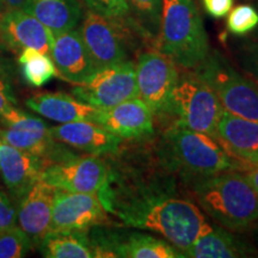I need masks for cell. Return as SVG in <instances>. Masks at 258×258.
<instances>
[{"mask_svg": "<svg viewBox=\"0 0 258 258\" xmlns=\"http://www.w3.org/2000/svg\"><path fill=\"white\" fill-rule=\"evenodd\" d=\"M134 27L146 37L157 38L160 28L161 0H125Z\"/></svg>", "mask_w": 258, "mask_h": 258, "instance_id": "26", "label": "cell"}, {"mask_svg": "<svg viewBox=\"0 0 258 258\" xmlns=\"http://www.w3.org/2000/svg\"><path fill=\"white\" fill-rule=\"evenodd\" d=\"M105 209L128 227L160 234L183 253L213 227L195 203L145 186L128 199L109 203Z\"/></svg>", "mask_w": 258, "mask_h": 258, "instance_id": "1", "label": "cell"}, {"mask_svg": "<svg viewBox=\"0 0 258 258\" xmlns=\"http://www.w3.org/2000/svg\"><path fill=\"white\" fill-rule=\"evenodd\" d=\"M161 148L165 163L194 180L246 166L226 152L214 137L178 123L165 132Z\"/></svg>", "mask_w": 258, "mask_h": 258, "instance_id": "4", "label": "cell"}, {"mask_svg": "<svg viewBox=\"0 0 258 258\" xmlns=\"http://www.w3.org/2000/svg\"><path fill=\"white\" fill-rule=\"evenodd\" d=\"M80 22L78 31L97 70L127 60L123 36L114 19L89 9Z\"/></svg>", "mask_w": 258, "mask_h": 258, "instance_id": "13", "label": "cell"}, {"mask_svg": "<svg viewBox=\"0 0 258 258\" xmlns=\"http://www.w3.org/2000/svg\"><path fill=\"white\" fill-rule=\"evenodd\" d=\"M17 212L8 195L0 189V234L16 226Z\"/></svg>", "mask_w": 258, "mask_h": 258, "instance_id": "31", "label": "cell"}, {"mask_svg": "<svg viewBox=\"0 0 258 258\" xmlns=\"http://www.w3.org/2000/svg\"><path fill=\"white\" fill-rule=\"evenodd\" d=\"M138 97L154 115H169L170 101L179 73L176 63L159 53H144L137 67Z\"/></svg>", "mask_w": 258, "mask_h": 258, "instance_id": "9", "label": "cell"}, {"mask_svg": "<svg viewBox=\"0 0 258 258\" xmlns=\"http://www.w3.org/2000/svg\"><path fill=\"white\" fill-rule=\"evenodd\" d=\"M42 158L0 143V175L5 185L21 201L46 169Z\"/></svg>", "mask_w": 258, "mask_h": 258, "instance_id": "18", "label": "cell"}, {"mask_svg": "<svg viewBox=\"0 0 258 258\" xmlns=\"http://www.w3.org/2000/svg\"><path fill=\"white\" fill-rule=\"evenodd\" d=\"M257 37H258V31H257Z\"/></svg>", "mask_w": 258, "mask_h": 258, "instance_id": "38", "label": "cell"}, {"mask_svg": "<svg viewBox=\"0 0 258 258\" xmlns=\"http://www.w3.org/2000/svg\"><path fill=\"white\" fill-rule=\"evenodd\" d=\"M14 103H16V101L12 96L11 90L0 88V112L12 108Z\"/></svg>", "mask_w": 258, "mask_h": 258, "instance_id": "34", "label": "cell"}, {"mask_svg": "<svg viewBox=\"0 0 258 258\" xmlns=\"http://www.w3.org/2000/svg\"><path fill=\"white\" fill-rule=\"evenodd\" d=\"M55 191L56 188L40 178L19 201L18 227L32 244H40L50 231Z\"/></svg>", "mask_w": 258, "mask_h": 258, "instance_id": "16", "label": "cell"}, {"mask_svg": "<svg viewBox=\"0 0 258 258\" xmlns=\"http://www.w3.org/2000/svg\"><path fill=\"white\" fill-rule=\"evenodd\" d=\"M202 4L209 16L214 18H222L231 11L233 0H202Z\"/></svg>", "mask_w": 258, "mask_h": 258, "instance_id": "32", "label": "cell"}, {"mask_svg": "<svg viewBox=\"0 0 258 258\" xmlns=\"http://www.w3.org/2000/svg\"><path fill=\"white\" fill-rule=\"evenodd\" d=\"M215 139L234 159L244 164H258V122L224 110Z\"/></svg>", "mask_w": 258, "mask_h": 258, "instance_id": "19", "label": "cell"}, {"mask_svg": "<svg viewBox=\"0 0 258 258\" xmlns=\"http://www.w3.org/2000/svg\"><path fill=\"white\" fill-rule=\"evenodd\" d=\"M108 224V213L97 194L56 189L50 231L89 232Z\"/></svg>", "mask_w": 258, "mask_h": 258, "instance_id": "12", "label": "cell"}, {"mask_svg": "<svg viewBox=\"0 0 258 258\" xmlns=\"http://www.w3.org/2000/svg\"><path fill=\"white\" fill-rule=\"evenodd\" d=\"M50 57L56 67L57 76L74 85L85 83L97 71L79 31L76 29L54 36Z\"/></svg>", "mask_w": 258, "mask_h": 258, "instance_id": "15", "label": "cell"}, {"mask_svg": "<svg viewBox=\"0 0 258 258\" xmlns=\"http://www.w3.org/2000/svg\"><path fill=\"white\" fill-rule=\"evenodd\" d=\"M18 62L22 67L24 79L36 88L44 85L57 76L56 67L51 57L32 48H25L19 53Z\"/></svg>", "mask_w": 258, "mask_h": 258, "instance_id": "25", "label": "cell"}, {"mask_svg": "<svg viewBox=\"0 0 258 258\" xmlns=\"http://www.w3.org/2000/svg\"><path fill=\"white\" fill-rule=\"evenodd\" d=\"M93 257L118 258H183L167 240L139 232L96 231L90 239Z\"/></svg>", "mask_w": 258, "mask_h": 258, "instance_id": "10", "label": "cell"}, {"mask_svg": "<svg viewBox=\"0 0 258 258\" xmlns=\"http://www.w3.org/2000/svg\"><path fill=\"white\" fill-rule=\"evenodd\" d=\"M243 175L258 194V164H247L243 169Z\"/></svg>", "mask_w": 258, "mask_h": 258, "instance_id": "33", "label": "cell"}, {"mask_svg": "<svg viewBox=\"0 0 258 258\" xmlns=\"http://www.w3.org/2000/svg\"><path fill=\"white\" fill-rule=\"evenodd\" d=\"M22 9L46 25L54 36L76 29L83 18L79 0H25Z\"/></svg>", "mask_w": 258, "mask_h": 258, "instance_id": "23", "label": "cell"}, {"mask_svg": "<svg viewBox=\"0 0 258 258\" xmlns=\"http://www.w3.org/2000/svg\"><path fill=\"white\" fill-rule=\"evenodd\" d=\"M98 123L121 139H139L153 133V114L139 97L108 110H102Z\"/></svg>", "mask_w": 258, "mask_h": 258, "instance_id": "20", "label": "cell"}, {"mask_svg": "<svg viewBox=\"0 0 258 258\" xmlns=\"http://www.w3.org/2000/svg\"><path fill=\"white\" fill-rule=\"evenodd\" d=\"M6 77H8V72H6V61L3 59L2 54H0V88L11 90L10 89L9 82L8 79H6Z\"/></svg>", "mask_w": 258, "mask_h": 258, "instance_id": "36", "label": "cell"}, {"mask_svg": "<svg viewBox=\"0 0 258 258\" xmlns=\"http://www.w3.org/2000/svg\"><path fill=\"white\" fill-rule=\"evenodd\" d=\"M238 59L241 70L258 85V42H247L241 46Z\"/></svg>", "mask_w": 258, "mask_h": 258, "instance_id": "30", "label": "cell"}, {"mask_svg": "<svg viewBox=\"0 0 258 258\" xmlns=\"http://www.w3.org/2000/svg\"><path fill=\"white\" fill-rule=\"evenodd\" d=\"M43 257L92 258L93 252L88 232L50 231L40 243Z\"/></svg>", "mask_w": 258, "mask_h": 258, "instance_id": "24", "label": "cell"}, {"mask_svg": "<svg viewBox=\"0 0 258 258\" xmlns=\"http://www.w3.org/2000/svg\"><path fill=\"white\" fill-rule=\"evenodd\" d=\"M158 47L183 69H198L211 48L203 19L194 0H161Z\"/></svg>", "mask_w": 258, "mask_h": 258, "instance_id": "3", "label": "cell"}, {"mask_svg": "<svg viewBox=\"0 0 258 258\" xmlns=\"http://www.w3.org/2000/svg\"><path fill=\"white\" fill-rule=\"evenodd\" d=\"M0 143H2V138H0Z\"/></svg>", "mask_w": 258, "mask_h": 258, "instance_id": "37", "label": "cell"}, {"mask_svg": "<svg viewBox=\"0 0 258 258\" xmlns=\"http://www.w3.org/2000/svg\"><path fill=\"white\" fill-rule=\"evenodd\" d=\"M90 10L110 19H121L129 16L125 0H84Z\"/></svg>", "mask_w": 258, "mask_h": 258, "instance_id": "29", "label": "cell"}, {"mask_svg": "<svg viewBox=\"0 0 258 258\" xmlns=\"http://www.w3.org/2000/svg\"><path fill=\"white\" fill-rule=\"evenodd\" d=\"M196 202L226 230L241 233L258 222V194L238 170L194 180Z\"/></svg>", "mask_w": 258, "mask_h": 258, "instance_id": "2", "label": "cell"}, {"mask_svg": "<svg viewBox=\"0 0 258 258\" xmlns=\"http://www.w3.org/2000/svg\"><path fill=\"white\" fill-rule=\"evenodd\" d=\"M73 96L99 110L138 97L135 66L131 61L98 69L85 83L74 85Z\"/></svg>", "mask_w": 258, "mask_h": 258, "instance_id": "8", "label": "cell"}, {"mask_svg": "<svg viewBox=\"0 0 258 258\" xmlns=\"http://www.w3.org/2000/svg\"><path fill=\"white\" fill-rule=\"evenodd\" d=\"M226 25L228 31L237 36L250 34L258 27V11L247 4L235 6L228 12Z\"/></svg>", "mask_w": 258, "mask_h": 258, "instance_id": "28", "label": "cell"}, {"mask_svg": "<svg viewBox=\"0 0 258 258\" xmlns=\"http://www.w3.org/2000/svg\"><path fill=\"white\" fill-rule=\"evenodd\" d=\"M41 178L54 188L72 192L98 194L109 178L105 161L97 156H70L51 163Z\"/></svg>", "mask_w": 258, "mask_h": 258, "instance_id": "11", "label": "cell"}, {"mask_svg": "<svg viewBox=\"0 0 258 258\" xmlns=\"http://www.w3.org/2000/svg\"><path fill=\"white\" fill-rule=\"evenodd\" d=\"M28 108L48 120L67 123L92 121L98 123L102 110L66 93H38L25 102Z\"/></svg>", "mask_w": 258, "mask_h": 258, "instance_id": "21", "label": "cell"}, {"mask_svg": "<svg viewBox=\"0 0 258 258\" xmlns=\"http://www.w3.org/2000/svg\"><path fill=\"white\" fill-rule=\"evenodd\" d=\"M25 4V0H0V14L9 10L22 9Z\"/></svg>", "mask_w": 258, "mask_h": 258, "instance_id": "35", "label": "cell"}, {"mask_svg": "<svg viewBox=\"0 0 258 258\" xmlns=\"http://www.w3.org/2000/svg\"><path fill=\"white\" fill-rule=\"evenodd\" d=\"M222 111L218 96L198 73L178 77L170 101V114L177 117L176 123L215 138Z\"/></svg>", "mask_w": 258, "mask_h": 258, "instance_id": "6", "label": "cell"}, {"mask_svg": "<svg viewBox=\"0 0 258 258\" xmlns=\"http://www.w3.org/2000/svg\"><path fill=\"white\" fill-rule=\"evenodd\" d=\"M32 241L18 226L0 234V258H22L31 250Z\"/></svg>", "mask_w": 258, "mask_h": 258, "instance_id": "27", "label": "cell"}, {"mask_svg": "<svg viewBox=\"0 0 258 258\" xmlns=\"http://www.w3.org/2000/svg\"><path fill=\"white\" fill-rule=\"evenodd\" d=\"M226 228L218 226L202 234L184 252L191 258H237L252 256L254 250L246 241Z\"/></svg>", "mask_w": 258, "mask_h": 258, "instance_id": "22", "label": "cell"}, {"mask_svg": "<svg viewBox=\"0 0 258 258\" xmlns=\"http://www.w3.org/2000/svg\"><path fill=\"white\" fill-rule=\"evenodd\" d=\"M195 70L218 96L224 110L258 122V85L238 72L219 51H209Z\"/></svg>", "mask_w": 258, "mask_h": 258, "instance_id": "5", "label": "cell"}, {"mask_svg": "<svg viewBox=\"0 0 258 258\" xmlns=\"http://www.w3.org/2000/svg\"><path fill=\"white\" fill-rule=\"evenodd\" d=\"M0 41L15 53L32 48L50 56L54 34L23 9L0 14Z\"/></svg>", "mask_w": 258, "mask_h": 258, "instance_id": "14", "label": "cell"}, {"mask_svg": "<svg viewBox=\"0 0 258 258\" xmlns=\"http://www.w3.org/2000/svg\"><path fill=\"white\" fill-rule=\"evenodd\" d=\"M51 137L57 143L93 156L117 152L122 139L102 124L92 121H74L50 128Z\"/></svg>", "mask_w": 258, "mask_h": 258, "instance_id": "17", "label": "cell"}, {"mask_svg": "<svg viewBox=\"0 0 258 258\" xmlns=\"http://www.w3.org/2000/svg\"><path fill=\"white\" fill-rule=\"evenodd\" d=\"M0 121L5 125V131L0 133L2 143L42 158L47 166L72 156L60 150L57 141L51 137L50 128L36 116L10 108L0 112Z\"/></svg>", "mask_w": 258, "mask_h": 258, "instance_id": "7", "label": "cell"}]
</instances>
